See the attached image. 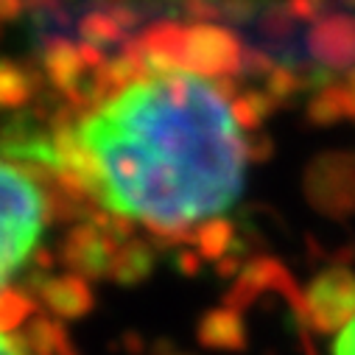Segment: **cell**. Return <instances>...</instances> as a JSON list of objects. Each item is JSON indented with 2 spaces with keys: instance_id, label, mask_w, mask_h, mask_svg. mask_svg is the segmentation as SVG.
I'll use <instances>...</instances> for the list:
<instances>
[{
  "instance_id": "cell-1",
  "label": "cell",
  "mask_w": 355,
  "mask_h": 355,
  "mask_svg": "<svg viewBox=\"0 0 355 355\" xmlns=\"http://www.w3.org/2000/svg\"><path fill=\"white\" fill-rule=\"evenodd\" d=\"M96 193L157 232L218 218L243 191L246 140L218 84L188 70L132 81L78 126Z\"/></svg>"
},
{
  "instance_id": "cell-2",
  "label": "cell",
  "mask_w": 355,
  "mask_h": 355,
  "mask_svg": "<svg viewBox=\"0 0 355 355\" xmlns=\"http://www.w3.org/2000/svg\"><path fill=\"white\" fill-rule=\"evenodd\" d=\"M45 216L42 188L26 171L0 159V291L37 249Z\"/></svg>"
},
{
  "instance_id": "cell-3",
  "label": "cell",
  "mask_w": 355,
  "mask_h": 355,
  "mask_svg": "<svg viewBox=\"0 0 355 355\" xmlns=\"http://www.w3.org/2000/svg\"><path fill=\"white\" fill-rule=\"evenodd\" d=\"M308 205L333 221L355 216V151L333 148L316 154L302 176Z\"/></svg>"
},
{
  "instance_id": "cell-4",
  "label": "cell",
  "mask_w": 355,
  "mask_h": 355,
  "mask_svg": "<svg viewBox=\"0 0 355 355\" xmlns=\"http://www.w3.org/2000/svg\"><path fill=\"white\" fill-rule=\"evenodd\" d=\"M308 327L327 336L355 319V272L349 266H327L305 288Z\"/></svg>"
},
{
  "instance_id": "cell-5",
  "label": "cell",
  "mask_w": 355,
  "mask_h": 355,
  "mask_svg": "<svg viewBox=\"0 0 355 355\" xmlns=\"http://www.w3.org/2000/svg\"><path fill=\"white\" fill-rule=\"evenodd\" d=\"M182 67L196 76H235L243 67V45L230 28L199 23L185 31Z\"/></svg>"
},
{
  "instance_id": "cell-6",
  "label": "cell",
  "mask_w": 355,
  "mask_h": 355,
  "mask_svg": "<svg viewBox=\"0 0 355 355\" xmlns=\"http://www.w3.org/2000/svg\"><path fill=\"white\" fill-rule=\"evenodd\" d=\"M305 45L316 64L347 73L349 67H355V15H327L311 28Z\"/></svg>"
},
{
  "instance_id": "cell-7",
  "label": "cell",
  "mask_w": 355,
  "mask_h": 355,
  "mask_svg": "<svg viewBox=\"0 0 355 355\" xmlns=\"http://www.w3.org/2000/svg\"><path fill=\"white\" fill-rule=\"evenodd\" d=\"M118 246L112 243L107 230L98 227H76L62 246V260L70 269V275L78 277H104L112 272V260H115Z\"/></svg>"
},
{
  "instance_id": "cell-8",
  "label": "cell",
  "mask_w": 355,
  "mask_h": 355,
  "mask_svg": "<svg viewBox=\"0 0 355 355\" xmlns=\"http://www.w3.org/2000/svg\"><path fill=\"white\" fill-rule=\"evenodd\" d=\"M37 297L56 313V319H81L93 308V291L78 275H51L37 277Z\"/></svg>"
},
{
  "instance_id": "cell-9",
  "label": "cell",
  "mask_w": 355,
  "mask_h": 355,
  "mask_svg": "<svg viewBox=\"0 0 355 355\" xmlns=\"http://www.w3.org/2000/svg\"><path fill=\"white\" fill-rule=\"evenodd\" d=\"M199 341L210 349H224V352H241L246 349V324L241 319V313L230 305L216 308L210 313H205V319L199 322Z\"/></svg>"
},
{
  "instance_id": "cell-10",
  "label": "cell",
  "mask_w": 355,
  "mask_h": 355,
  "mask_svg": "<svg viewBox=\"0 0 355 355\" xmlns=\"http://www.w3.org/2000/svg\"><path fill=\"white\" fill-rule=\"evenodd\" d=\"M151 266H154V252L140 241H126L115 252L110 277H115L118 283L132 286V283H140L143 277L151 275Z\"/></svg>"
},
{
  "instance_id": "cell-11",
  "label": "cell",
  "mask_w": 355,
  "mask_h": 355,
  "mask_svg": "<svg viewBox=\"0 0 355 355\" xmlns=\"http://www.w3.org/2000/svg\"><path fill=\"white\" fill-rule=\"evenodd\" d=\"M305 118L311 126H336L347 118V84H333L327 90H319L308 98Z\"/></svg>"
},
{
  "instance_id": "cell-12",
  "label": "cell",
  "mask_w": 355,
  "mask_h": 355,
  "mask_svg": "<svg viewBox=\"0 0 355 355\" xmlns=\"http://www.w3.org/2000/svg\"><path fill=\"white\" fill-rule=\"evenodd\" d=\"M34 96V76L15 64V62H0V110H17Z\"/></svg>"
},
{
  "instance_id": "cell-13",
  "label": "cell",
  "mask_w": 355,
  "mask_h": 355,
  "mask_svg": "<svg viewBox=\"0 0 355 355\" xmlns=\"http://www.w3.org/2000/svg\"><path fill=\"white\" fill-rule=\"evenodd\" d=\"M277 110L275 98L266 93V90H249V93H241L235 96L232 101V118L241 129H257L266 118H272Z\"/></svg>"
},
{
  "instance_id": "cell-14",
  "label": "cell",
  "mask_w": 355,
  "mask_h": 355,
  "mask_svg": "<svg viewBox=\"0 0 355 355\" xmlns=\"http://www.w3.org/2000/svg\"><path fill=\"white\" fill-rule=\"evenodd\" d=\"M196 241H199V252L205 257L224 260V254L232 252V246H235V227L227 218H213L196 232Z\"/></svg>"
},
{
  "instance_id": "cell-15",
  "label": "cell",
  "mask_w": 355,
  "mask_h": 355,
  "mask_svg": "<svg viewBox=\"0 0 355 355\" xmlns=\"http://www.w3.org/2000/svg\"><path fill=\"white\" fill-rule=\"evenodd\" d=\"M34 300L20 288H3L0 291V333H6L23 322H31Z\"/></svg>"
},
{
  "instance_id": "cell-16",
  "label": "cell",
  "mask_w": 355,
  "mask_h": 355,
  "mask_svg": "<svg viewBox=\"0 0 355 355\" xmlns=\"http://www.w3.org/2000/svg\"><path fill=\"white\" fill-rule=\"evenodd\" d=\"M266 93L275 98L277 107L283 104H291L300 93H305V81H302V73L300 70H291V67H283L277 64L269 78H266Z\"/></svg>"
},
{
  "instance_id": "cell-17",
  "label": "cell",
  "mask_w": 355,
  "mask_h": 355,
  "mask_svg": "<svg viewBox=\"0 0 355 355\" xmlns=\"http://www.w3.org/2000/svg\"><path fill=\"white\" fill-rule=\"evenodd\" d=\"M288 12L302 23H319L330 15V0H286Z\"/></svg>"
},
{
  "instance_id": "cell-18",
  "label": "cell",
  "mask_w": 355,
  "mask_h": 355,
  "mask_svg": "<svg viewBox=\"0 0 355 355\" xmlns=\"http://www.w3.org/2000/svg\"><path fill=\"white\" fill-rule=\"evenodd\" d=\"M272 154H275V143H272L269 135H254V137L246 140V157L252 162H266Z\"/></svg>"
},
{
  "instance_id": "cell-19",
  "label": "cell",
  "mask_w": 355,
  "mask_h": 355,
  "mask_svg": "<svg viewBox=\"0 0 355 355\" xmlns=\"http://www.w3.org/2000/svg\"><path fill=\"white\" fill-rule=\"evenodd\" d=\"M333 355H355V319L333 341Z\"/></svg>"
},
{
  "instance_id": "cell-20",
  "label": "cell",
  "mask_w": 355,
  "mask_h": 355,
  "mask_svg": "<svg viewBox=\"0 0 355 355\" xmlns=\"http://www.w3.org/2000/svg\"><path fill=\"white\" fill-rule=\"evenodd\" d=\"M0 355H31V352L20 338H9L6 333H0Z\"/></svg>"
},
{
  "instance_id": "cell-21",
  "label": "cell",
  "mask_w": 355,
  "mask_h": 355,
  "mask_svg": "<svg viewBox=\"0 0 355 355\" xmlns=\"http://www.w3.org/2000/svg\"><path fill=\"white\" fill-rule=\"evenodd\" d=\"M23 0H0V20H15L23 12Z\"/></svg>"
},
{
  "instance_id": "cell-22",
  "label": "cell",
  "mask_w": 355,
  "mask_h": 355,
  "mask_svg": "<svg viewBox=\"0 0 355 355\" xmlns=\"http://www.w3.org/2000/svg\"><path fill=\"white\" fill-rule=\"evenodd\" d=\"M347 118L355 121V93L352 90H347Z\"/></svg>"
},
{
  "instance_id": "cell-23",
  "label": "cell",
  "mask_w": 355,
  "mask_h": 355,
  "mask_svg": "<svg viewBox=\"0 0 355 355\" xmlns=\"http://www.w3.org/2000/svg\"><path fill=\"white\" fill-rule=\"evenodd\" d=\"M347 90H352V93H355V67H349V70H347Z\"/></svg>"
}]
</instances>
